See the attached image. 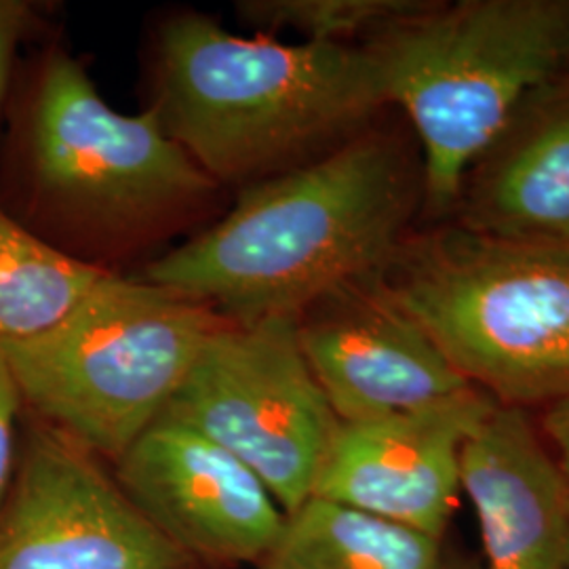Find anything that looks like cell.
<instances>
[{
    "mask_svg": "<svg viewBox=\"0 0 569 569\" xmlns=\"http://www.w3.org/2000/svg\"><path fill=\"white\" fill-rule=\"evenodd\" d=\"M34 9L23 0H0V102L7 93L21 39L32 26Z\"/></svg>",
    "mask_w": 569,
    "mask_h": 569,
    "instance_id": "18",
    "label": "cell"
},
{
    "mask_svg": "<svg viewBox=\"0 0 569 569\" xmlns=\"http://www.w3.org/2000/svg\"><path fill=\"white\" fill-rule=\"evenodd\" d=\"M18 157L42 218L91 239L142 237L216 192L150 108L117 112L63 51L49 53L32 82Z\"/></svg>",
    "mask_w": 569,
    "mask_h": 569,
    "instance_id": "6",
    "label": "cell"
},
{
    "mask_svg": "<svg viewBox=\"0 0 569 569\" xmlns=\"http://www.w3.org/2000/svg\"><path fill=\"white\" fill-rule=\"evenodd\" d=\"M98 456L37 422L0 507V569H194Z\"/></svg>",
    "mask_w": 569,
    "mask_h": 569,
    "instance_id": "8",
    "label": "cell"
},
{
    "mask_svg": "<svg viewBox=\"0 0 569 569\" xmlns=\"http://www.w3.org/2000/svg\"><path fill=\"white\" fill-rule=\"evenodd\" d=\"M540 435L569 481V395L545 406Z\"/></svg>",
    "mask_w": 569,
    "mask_h": 569,
    "instance_id": "19",
    "label": "cell"
},
{
    "mask_svg": "<svg viewBox=\"0 0 569 569\" xmlns=\"http://www.w3.org/2000/svg\"><path fill=\"white\" fill-rule=\"evenodd\" d=\"M566 72H569V56H568V68H566Z\"/></svg>",
    "mask_w": 569,
    "mask_h": 569,
    "instance_id": "20",
    "label": "cell"
},
{
    "mask_svg": "<svg viewBox=\"0 0 569 569\" xmlns=\"http://www.w3.org/2000/svg\"><path fill=\"white\" fill-rule=\"evenodd\" d=\"M224 323L209 306L108 272L56 326L0 345L23 407L117 462L163 416Z\"/></svg>",
    "mask_w": 569,
    "mask_h": 569,
    "instance_id": "5",
    "label": "cell"
},
{
    "mask_svg": "<svg viewBox=\"0 0 569 569\" xmlns=\"http://www.w3.org/2000/svg\"><path fill=\"white\" fill-rule=\"evenodd\" d=\"M388 106L406 110L422 143V190L453 209L468 169L519 106L566 72L569 0L428 2L367 44Z\"/></svg>",
    "mask_w": 569,
    "mask_h": 569,
    "instance_id": "3",
    "label": "cell"
},
{
    "mask_svg": "<svg viewBox=\"0 0 569 569\" xmlns=\"http://www.w3.org/2000/svg\"><path fill=\"white\" fill-rule=\"evenodd\" d=\"M441 540L323 498L287 515L262 569H446Z\"/></svg>",
    "mask_w": 569,
    "mask_h": 569,
    "instance_id": "14",
    "label": "cell"
},
{
    "mask_svg": "<svg viewBox=\"0 0 569 569\" xmlns=\"http://www.w3.org/2000/svg\"><path fill=\"white\" fill-rule=\"evenodd\" d=\"M427 4L420 0H244L237 4V13L262 37L293 30L305 42L348 44L359 34L387 32Z\"/></svg>",
    "mask_w": 569,
    "mask_h": 569,
    "instance_id": "16",
    "label": "cell"
},
{
    "mask_svg": "<svg viewBox=\"0 0 569 569\" xmlns=\"http://www.w3.org/2000/svg\"><path fill=\"white\" fill-rule=\"evenodd\" d=\"M418 180L401 148L359 133L244 190L222 222L143 268V281L230 323L298 317L378 274L406 241Z\"/></svg>",
    "mask_w": 569,
    "mask_h": 569,
    "instance_id": "1",
    "label": "cell"
},
{
    "mask_svg": "<svg viewBox=\"0 0 569 569\" xmlns=\"http://www.w3.org/2000/svg\"><path fill=\"white\" fill-rule=\"evenodd\" d=\"M456 207L479 234L569 243V72L519 106L468 169Z\"/></svg>",
    "mask_w": 569,
    "mask_h": 569,
    "instance_id": "13",
    "label": "cell"
},
{
    "mask_svg": "<svg viewBox=\"0 0 569 569\" xmlns=\"http://www.w3.org/2000/svg\"><path fill=\"white\" fill-rule=\"evenodd\" d=\"M161 418L241 460L284 515L315 496L340 425L306 363L296 317L226 321L207 338Z\"/></svg>",
    "mask_w": 569,
    "mask_h": 569,
    "instance_id": "7",
    "label": "cell"
},
{
    "mask_svg": "<svg viewBox=\"0 0 569 569\" xmlns=\"http://www.w3.org/2000/svg\"><path fill=\"white\" fill-rule=\"evenodd\" d=\"M20 388L0 345V507L9 493L20 456Z\"/></svg>",
    "mask_w": 569,
    "mask_h": 569,
    "instance_id": "17",
    "label": "cell"
},
{
    "mask_svg": "<svg viewBox=\"0 0 569 569\" xmlns=\"http://www.w3.org/2000/svg\"><path fill=\"white\" fill-rule=\"evenodd\" d=\"M470 387L430 406L367 422H340L312 498L441 540L462 496V451L489 411Z\"/></svg>",
    "mask_w": 569,
    "mask_h": 569,
    "instance_id": "11",
    "label": "cell"
},
{
    "mask_svg": "<svg viewBox=\"0 0 569 569\" xmlns=\"http://www.w3.org/2000/svg\"><path fill=\"white\" fill-rule=\"evenodd\" d=\"M568 569H569V557H568Z\"/></svg>",
    "mask_w": 569,
    "mask_h": 569,
    "instance_id": "21",
    "label": "cell"
},
{
    "mask_svg": "<svg viewBox=\"0 0 569 569\" xmlns=\"http://www.w3.org/2000/svg\"><path fill=\"white\" fill-rule=\"evenodd\" d=\"M106 274L0 209V342L26 340L56 326Z\"/></svg>",
    "mask_w": 569,
    "mask_h": 569,
    "instance_id": "15",
    "label": "cell"
},
{
    "mask_svg": "<svg viewBox=\"0 0 569 569\" xmlns=\"http://www.w3.org/2000/svg\"><path fill=\"white\" fill-rule=\"evenodd\" d=\"M380 279L496 403L526 409L569 395V243L453 226L406 239Z\"/></svg>",
    "mask_w": 569,
    "mask_h": 569,
    "instance_id": "4",
    "label": "cell"
},
{
    "mask_svg": "<svg viewBox=\"0 0 569 569\" xmlns=\"http://www.w3.org/2000/svg\"><path fill=\"white\" fill-rule=\"evenodd\" d=\"M117 483L148 523L197 566L264 563L287 515L232 453L159 418L122 453Z\"/></svg>",
    "mask_w": 569,
    "mask_h": 569,
    "instance_id": "9",
    "label": "cell"
},
{
    "mask_svg": "<svg viewBox=\"0 0 569 569\" xmlns=\"http://www.w3.org/2000/svg\"><path fill=\"white\" fill-rule=\"evenodd\" d=\"M462 493L486 569H568L569 481L523 407L498 403L468 437Z\"/></svg>",
    "mask_w": 569,
    "mask_h": 569,
    "instance_id": "12",
    "label": "cell"
},
{
    "mask_svg": "<svg viewBox=\"0 0 569 569\" xmlns=\"http://www.w3.org/2000/svg\"><path fill=\"white\" fill-rule=\"evenodd\" d=\"M388 106L367 47L239 37L203 16L164 23L150 110L213 182H262L359 136Z\"/></svg>",
    "mask_w": 569,
    "mask_h": 569,
    "instance_id": "2",
    "label": "cell"
},
{
    "mask_svg": "<svg viewBox=\"0 0 569 569\" xmlns=\"http://www.w3.org/2000/svg\"><path fill=\"white\" fill-rule=\"evenodd\" d=\"M296 321L306 363L340 422L387 418L472 387L380 272L338 287Z\"/></svg>",
    "mask_w": 569,
    "mask_h": 569,
    "instance_id": "10",
    "label": "cell"
}]
</instances>
